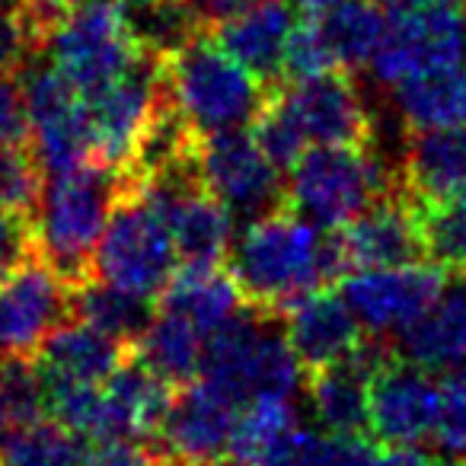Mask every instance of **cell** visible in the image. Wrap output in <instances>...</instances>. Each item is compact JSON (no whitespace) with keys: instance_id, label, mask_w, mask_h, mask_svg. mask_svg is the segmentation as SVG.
I'll return each mask as SVG.
<instances>
[{"instance_id":"ac0fdd59","label":"cell","mask_w":466,"mask_h":466,"mask_svg":"<svg viewBox=\"0 0 466 466\" xmlns=\"http://www.w3.org/2000/svg\"><path fill=\"white\" fill-rule=\"evenodd\" d=\"M281 323L304 374L345 361L364 339V326L358 323L342 294L332 288L307 294L281 317Z\"/></svg>"},{"instance_id":"c3c4849f","label":"cell","mask_w":466,"mask_h":466,"mask_svg":"<svg viewBox=\"0 0 466 466\" xmlns=\"http://www.w3.org/2000/svg\"><path fill=\"white\" fill-rule=\"evenodd\" d=\"M463 370H466V364H463Z\"/></svg>"},{"instance_id":"484cf974","label":"cell","mask_w":466,"mask_h":466,"mask_svg":"<svg viewBox=\"0 0 466 466\" xmlns=\"http://www.w3.org/2000/svg\"><path fill=\"white\" fill-rule=\"evenodd\" d=\"M205 342L208 339L186 323L176 313H167L157 307L154 319L144 329V336L131 345L137 358L154 370L157 377L169 383V387H186L201 374V361H205Z\"/></svg>"},{"instance_id":"8fae6325","label":"cell","mask_w":466,"mask_h":466,"mask_svg":"<svg viewBox=\"0 0 466 466\" xmlns=\"http://www.w3.org/2000/svg\"><path fill=\"white\" fill-rule=\"evenodd\" d=\"M71 281L35 249L0 275V355L35 358L55 326L71 317Z\"/></svg>"},{"instance_id":"277c9868","label":"cell","mask_w":466,"mask_h":466,"mask_svg":"<svg viewBox=\"0 0 466 466\" xmlns=\"http://www.w3.org/2000/svg\"><path fill=\"white\" fill-rule=\"evenodd\" d=\"M279 323V317L247 304L230 323L208 336L198 380L237 406L259 396L291 400L300 390L304 368Z\"/></svg>"},{"instance_id":"9c48e42d","label":"cell","mask_w":466,"mask_h":466,"mask_svg":"<svg viewBox=\"0 0 466 466\" xmlns=\"http://www.w3.org/2000/svg\"><path fill=\"white\" fill-rule=\"evenodd\" d=\"M195 167L205 188L233 218L253 220L285 208V173L262 154L249 131L230 128L198 137Z\"/></svg>"},{"instance_id":"f6af8a7d","label":"cell","mask_w":466,"mask_h":466,"mask_svg":"<svg viewBox=\"0 0 466 466\" xmlns=\"http://www.w3.org/2000/svg\"><path fill=\"white\" fill-rule=\"evenodd\" d=\"M294 4H298V10H300V14H307V16H317V14H323V10L336 7V4H342V0H294Z\"/></svg>"},{"instance_id":"7bdbcfd3","label":"cell","mask_w":466,"mask_h":466,"mask_svg":"<svg viewBox=\"0 0 466 466\" xmlns=\"http://www.w3.org/2000/svg\"><path fill=\"white\" fill-rule=\"evenodd\" d=\"M368 466H441V463L415 444H387L383 451L370 453Z\"/></svg>"},{"instance_id":"30bf717a","label":"cell","mask_w":466,"mask_h":466,"mask_svg":"<svg viewBox=\"0 0 466 466\" xmlns=\"http://www.w3.org/2000/svg\"><path fill=\"white\" fill-rule=\"evenodd\" d=\"M163 71L160 61L137 55L116 80L86 93V122H90L93 157L112 169H125L135 154L137 137L144 135L154 112L163 106Z\"/></svg>"},{"instance_id":"9a60e30c","label":"cell","mask_w":466,"mask_h":466,"mask_svg":"<svg viewBox=\"0 0 466 466\" xmlns=\"http://www.w3.org/2000/svg\"><path fill=\"white\" fill-rule=\"evenodd\" d=\"M441 383L431 370L406 361L396 351L368 383V431L383 444H419L434 434Z\"/></svg>"},{"instance_id":"2e32d148","label":"cell","mask_w":466,"mask_h":466,"mask_svg":"<svg viewBox=\"0 0 466 466\" xmlns=\"http://www.w3.org/2000/svg\"><path fill=\"white\" fill-rule=\"evenodd\" d=\"M233 425L237 402L195 377L173 393L154 441L157 451L167 453L176 466H218L227 460Z\"/></svg>"},{"instance_id":"44dd1931","label":"cell","mask_w":466,"mask_h":466,"mask_svg":"<svg viewBox=\"0 0 466 466\" xmlns=\"http://www.w3.org/2000/svg\"><path fill=\"white\" fill-rule=\"evenodd\" d=\"M128 345L93 329L77 317H67L39 345L33 364L42 383H106L128 358Z\"/></svg>"},{"instance_id":"e575fe53","label":"cell","mask_w":466,"mask_h":466,"mask_svg":"<svg viewBox=\"0 0 466 466\" xmlns=\"http://www.w3.org/2000/svg\"><path fill=\"white\" fill-rule=\"evenodd\" d=\"M323 71H336L332 65V55L323 42L317 20L307 16L298 20V26L291 29V39L285 48V65H281V77L285 80H300V77H313V74Z\"/></svg>"},{"instance_id":"7c38bea8","label":"cell","mask_w":466,"mask_h":466,"mask_svg":"<svg viewBox=\"0 0 466 466\" xmlns=\"http://www.w3.org/2000/svg\"><path fill=\"white\" fill-rule=\"evenodd\" d=\"M342 275L361 268H393L425 259L419 205L393 182V188L370 201L361 214L332 230Z\"/></svg>"},{"instance_id":"ba28073f","label":"cell","mask_w":466,"mask_h":466,"mask_svg":"<svg viewBox=\"0 0 466 466\" xmlns=\"http://www.w3.org/2000/svg\"><path fill=\"white\" fill-rule=\"evenodd\" d=\"M23 84L29 103V150L42 176L96 163L84 93L55 65H26Z\"/></svg>"},{"instance_id":"6da1fadb","label":"cell","mask_w":466,"mask_h":466,"mask_svg":"<svg viewBox=\"0 0 466 466\" xmlns=\"http://www.w3.org/2000/svg\"><path fill=\"white\" fill-rule=\"evenodd\" d=\"M227 268L249 307L279 319L307 294L342 279L332 230L323 233L291 208H275L249 220L230 247Z\"/></svg>"},{"instance_id":"b9f144b4","label":"cell","mask_w":466,"mask_h":466,"mask_svg":"<svg viewBox=\"0 0 466 466\" xmlns=\"http://www.w3.org/2000/svg\"><path fill=\"white\" fill-rule=\"evenodd\" d=\"M84 0H20V7L26 10L29 16V26H33L35 39H39V55H42V46H46V35L61 16L67 14L71 7H77Z\"/></svg>"},{"instance_id":"4dcf8cb0","label":"cell","mask_w":466,"mask_h":466,"mask_svg":"<svg viewBox=\"0 0 466 466\" xmlns=\"http://www.w3.org/2000/svg\"><path fill=\"white\" fill-rule=\"evenodd\" d=\"M425 259L444 268L451 279L466 281V188L438 205L419 208Z\"/></svg>"},{"instance_id":"836d02e7","label":"cell","mask_w":466,"mask_h":466,"mask_svg":"<svg viewBox=\"0 0 466 466\" xmlns=\"http://www.w3.org/2000/svg\"><path fill=\"white\" fill-rule=\"evenodd\" d=\"M42 169L35 163L33 150L23 144L0 141V205L33 220L42 198Z\"/></svg>"},{"instance_id":"52a82bcc","label":"cell","mask_w":466,"mask_h":466,"mask_svg":"<svg viewBox=\"0 0 466 466\" xmlns=\"http://www.w3.org/2000/svg\"><path fill=\"white\" fill-rule=\"evenodd\" d=\"M42 55L86 96L135 65L141 52L125 29L118 0H84L48 29Z\"/></svg>"},{"instance_id":"ffe728a7","label":"cell","mask_w":466,"mask_h":466,"mask_svg":"<svg viewBox=\"0 0 466 466\" xmlns=\"http://www.w3.org/2000/svg\"><path fill=\"white\" fill-rule=\"evenodd\" d=\"M396 186L419 208L438 205L466 188V125L463 128L409 131L406 154L396 167Z\"/></svg>"},{"instance_id":"8d00e7d4","label":"cell","mask_w":466,"mask_h":466,"mask_svg":"<svg viewBox=\"0 0 466 466\" xmlns=\"http://www.w3.org/2000/svg\"><path fill=\"white\" fill-rule=\"evenodd\" d=\"M370 453H374V444L364 434L345 438V434L307 431L298 466H368Z\"/></svg>"},{"instance_id":"5b68a950","label":"cell","mask_w":466,"mask_h":466,"mask_svg":"<svg viewBox=\"0 0 466 466\" xmlns=\"http://www.w3.org/2000/svg\"><path fill=\"white\" fill-rule=\"evenodd\" d=\"M396 169H387L374 147L313 144L294 160L285 182V208L319 230H339L370 201L393 188Z\"/></svg>"},{"instance_id":"60d3db41","label":"cell","mask_w":466,"mask_h":466,"mask_svg":"<svg viewBox=\"0 0 466 466\" xmlns=\"http://www.w3.org/2000/svg\"><path fill=\"white\" fill-rule=\"evenodd\" d=\"M33 253V220L0 205V275Z\"/></svg>"},{"instance_id":"7dc6e473","label":"cell","mask_w":466,"mask_h":466,"mask_svg":"<svg viewBox=\"0 0 466 466\" xmlns=\"http://www.w3.org/2000/svg\"><path fill=\"white\" fill-rule=\"evenodd\" d=\"M218 466H227V463H218Z\"/></svg>"},{"instance_id":"74e56055","label":"cell","mask_w":466,"mask_h":466,"mask_svg":"<svg viewBox=\"0 0 466 466\" xmlns=\"http://www.w3.org/2000/svg\"><path fill=\"white\" fill-rule=\"evenodd\" d=\"M434 438L451 453H466V370L453 374L441 387L438 421H434Z\"/></svg>"},{"instance_id":"5bb4252c","label":"cell","mask_w":466,"mask_h":466,"mask_svg":"<svg viewBox=\"0 0 466 466\" xmlns=\"http://www.w3.org/2000/svg\"><path fill=\"white\" fill-rule=\"evenodd\" d=\"M288 112L298 122L307 147L313 144H358L374 147L377 125L351 71H323L279 84Z\"/></svg>"},{"instance_id":"cb8c5ba5","label":"cell","mask_w":466,"mask_h":466,"mask_svg":"<svg viewBox=\"0 0 466 466\" xmlns=\"http://www.w3.org/2000/svg\"><path fill=\"white\" fill-rule=\"evenodd\" d=\"M400 118L409 131L463 128L466 125V65L419 74L393 86Z\"/></svg>"},{"instance_id":"e0dca14e","label":"cell","mask_w":466,"mask_h":466,"mask_svg":"<svg viewBox=\"0 0 466 466\" xmlns=\"http://www.w3.org/2000/svg\"><path fill=\"white\" fill-rule=\"evenodd\" d=\"M294 26H298V4L294 0H259L240 14L227 16L208 33L253 77H259L266 86H279L285 48Z\"/></svg>"},{"instance_id":"f35d334b","label":"cell","mask_w":466,"mask_h":466,"mask_svg":"<svg viewBox=\"0 0 466 466\" xmlns=\"http://www.w3.org/2000/svg\"><path fill=\"white\" fill-rule=\"evenodd\" d=\"M0 141L29 147V103L20 71H0Z\"/></svg>"},{"instance_id":"d4e9b609","label":"cell","mask_w":466,"mask_h":466,"mask_svg":"<svg viewBox=\"0 0 466 466\" xmlns=\"http://www.w3.org/2000/svg\"><path fill=\"white\" fill-rule=\"evenodd\" d=\"M339 71H361L387 35V10L377 0H342L313 16Z\"/></svg>"},{"instance_id":"ee69618b","label":"cell","mask_w":466,"mask_h":466,"mask_svg":"<svg viewBox=\"0 0 466 466\" xmlns=\"http://www.w3.org/2000/svg\"><path fill=\"white\" fill-rule=\"evenodd\" d=\"M253 4H259V0H188V7L195 10V16H198L205 29L218 26L227 16L240 14V10L253 7Z\"/></svg>"},{"instance_id":"d6986e66","label":"cell","mask_w":466,"mask_h":466,"mask_svg":"<svg viewBox=\"0 0 466 466\" xmlns=\"http://www.w3.org/2000/svg\"><path fill=\"white\" fill-rule=\"evenodd\" d=\"M176 387L157 377L135 351L103 383V441H154Z\"/></svg>"},{"instance_id":"1f68e13d","label":"cell","mask_w":466,"mask_h":466,"mask_svg":"<svg viewBox=\"0 0 466 466\" xmlns=\"http://www.w3.org/2000/svg\"><path fill=\"white\" fill-rule=\"evenodd\" d=\"M46 393L33 358H7L0 361V441L26 421L42 419Z\"/></svg>"},{"instance_id":"d6a6232c","label":"cell","mask_w":466,"mask_h":466,"mask_svg":"<svg viewBox=\"0 0 466 466\" xmlns=\"http://www.w3.org/2000/svg\"><path fill=\"white\" fill-rule=\"evenodd\" d=\"M249 125H253V131H249V135L256 137L259 150L281 169V173H288V169L294 167V160H298V157L307 150L304 135H300L294 116L288 112L279 86H272V90H268L266 103H262V109L256 112V118Z\"/></svg>"},{"instance_id":"bcb514c9","label":"cell","mask_w":466,"mask_h":466,"mask_svg":"<svg viewBox=\"0 0 466 466\" xmlns=\"http://www.w3.org/2000/svg\"><path fill=\"white\" fill-rule=\"evenodd\" d=\"M453 466H466V463H453Z\"/></svg>"},{"instance_id":"3957f363","label":"cell","mask_w":466,"mask_h":466,"mask_svg":"<svg viewBox=\"0 0 466 466\" xmlns=\"http://www.w3.org/2000/svg\"><path fill=\"white\" fill-rule=\"evenodd\" d=\"M160 71L169 106L198 137L249 125L272 90L230 58L211 33L195 35L186 48L163 58Z\"/></svg>"},{"instance_id":"f1b7e54d","label":"cell","mask_w":466,"mask_h":466,"mask_svg":"<svg viewBox=\"0 0 466 466\" xmlns=\"http://www.w3.org/2000/svg\"><path fill=\"white\" fill-rule=\"evenodd\" d=\"M298 428V412L291 400L259 396L249 400L243 415H237L230 444H227V466H256L288 431Z\"/></svg>"},{"instance_id":"7a4b0ae2","label":"cell","mask_w":466,"mask_h":466,"mask_svg":"<svg viewBox=\"0 0 466 466\" xmlns=\"http://www.w3.org/2000/svg\"><path fill=\"white\" fill-rule=\"evenodd\" d=\"M122 188L125 173L106 163L58 173L42 186L39 208L33 214V249L65 281L80 285L90 279L93 249Z\"/></svg>"},{"instance_id":"7402d4cb","label":"cell","mask_w":466,"mask_h":466,"mask_svg":"<svg viewBox=\"0 0 466 466\" xmlns=\"http://www.w3.org/2000/svg\"><path fill=\"white\" fill-rule=\"evenodd\" d=\"M157 307L182 317L208 339L224 323H230L247 307V300H243V291L230 275V268L214 266L176 272L169 279V285L160 291V298H157Z\"/></svg>"},{"instance_id":"4fadbf2b","label":"cell","mask_w":466,"mask_h":466,"mask_svg":"<svg viewBox=\"0 0 466 466\" xmlns=\"http://www.w3.org/2000/svg\"><path fill=\"white\" fill-rule=\"evenodd\" d=\"M451 275L434 262H409L393 268H361L342 281V298L364 329L374 336L402 332L444 294Z\"/></svg>"},{"instance_id":"ab89813d","label":"cell","mask_w":466,"mask_h":466,"mask_svg":"<svg viewBox=\"0 0 466 466\" xmlns=\"http://www.w3.org/2000/svg\"><path fill=\"white\" fill-rule=\"evenodd\" d=\"M80 466H176L154 441H106Z\"/></svg>"},{"instance_id":"603a6c76","label":"cell","mask_w":466,"mask_h":466,"mask_svg":"<svg viewBox=\"0 0 466 466\" xmlns=\"http://www.w3.org/2000/svg\"><path fill=\"white\" fill-rule=\"evenodd\" d=\"M406 361L425 370H453L466 364V288L441 294L396 345Z\"/></svg>"},{"instance_id":"f546056e","label":"cell","mask_w":466,"mask_h":466,"mask_svg":"<svg viewBox=\"0 0 466 466\" xmlns=\"http://www.w3.org/2000/svg\"><path fill=\"white\" fill-rule=\"evenodd\" d=\"M84 438L58 419H35L0 441V466H80Z\"/></svg>"},{"instance_id":"d590c367","label":"cell","mask_w":466,"mask_h":466,"mask_svg":"<svg viewBox=\"0 0 466 466\" xmlns=\"http://www.w3.org/2000/svg\"><path fill=\"white\" fill-rule=\"evenodd\" d=\"M39 55V39L20 0H0V71H20Z\"/></svg>"},{"instance_id":"8992f818","label":"cell","mask_w":466,"mask_h":466,"mask_svg":"<svg viewBox=\"0 0 466 466\" xmlns=\"http://www.w3.org/2000/svg\"><path fill=\"white\" fill-rule=\"evenodd\" d=\"M176 262L179 259L163 214L125 176L122 195L112 205V214L93 249L90 279L157 300L176 275Z\"/></svg>"},{"instance_id":"4316f807","label":"cell","mask_w":466,"mask_h":466,"mask_svg":"<svg viewBox=\"0 0 466 466\" xmlns=\"http://www.w3.org/2000/svg\"><path fill=\"white\" fill-rule=\"evenodd\" d=\"M154 313L157 300L131 294L99 279H84L80 285H74L71 294V317L84 319L93 329L106 332L109 339L128 345V349L144 336Z\"/></svg>"},{"instance_id":"83f0119b","label":"cell","mask_w":466,"mask_h":466,"mask_svg":"<svg viewBox=\"0 0 466 466\" xmlns=\"http://www.w3.org/2000/svg\"><path fill=\"white\" fill-rule=\"evenodd\" d=\"M131 42L141 55L163 61L208 33L188 0H118Z\"/></svg>"}]
</instances>
